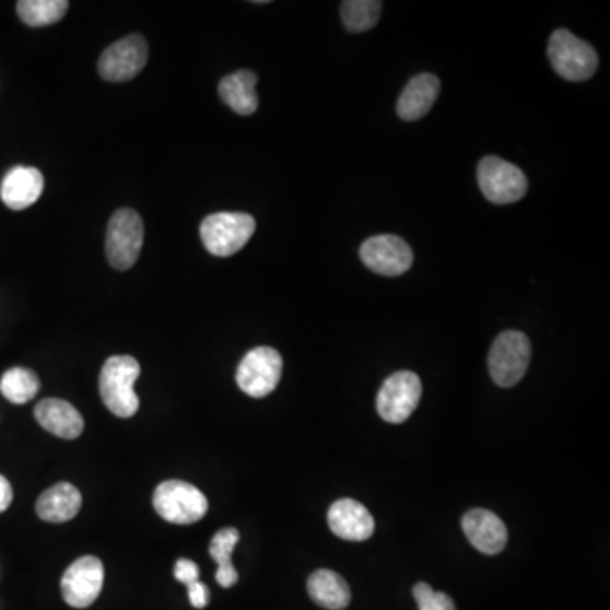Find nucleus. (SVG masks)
Listing matches in <instances>:
<instances>
[{
	"mask_svg": "<svg viewBox=\"0 0 610 610\" xmlns=\"http://www.w3.org/2000/svg\"><path fill=\"white\" fill-rule=\"evenodd\" d=\"M153 505L166 523L181 526L199 523L209 511L208 497L192 483L181 480H166L160 483L153 495Z\"/></svg>",
	"mask_w": 610,
	"mask_h": 610,
	"instance_id": "39448f33",
	"label": "nucleus"
},
{
	"mask_svg": "<svg viewBox=\"0 0 610 610\" xmlns=\"http://www.w3.org/2000/svg\"><path fill=\"white\" fill-rule=\"evenodd\" d=\"M39 387L38 375L21 366L8 369L0 378V392L12 403L30 402L39 392Z\"/></svg>",
	"mask_w": 610,
	"mask_h": 610,
	"instance_id": "4be33fe9",
	"label": "nucleus"
},
{
	"mask_svg": "<svg viewBox=\"0 0 610 610\" xmlns=\"http://www.w3.org/2000/svg\"><path fill=\"white\" fill-rule=\"evenodd\" d=\"M548 58L554 72L570 82L591 79L599 67V57L584 39L576 38L568 30H558L548 43Z\"/></svg>",
	"mask_w": 610,
	"mask_h": 610,
	"instance_id": "7ed1b4c3",
	"label": "nucleus"
},
{
	"mask_svg": "<svg viewBox=\"0 0 610 610\" xmlns=\"http://www.w3.org/2000/svg\"><path fill=\"white\" fill-rule=\"evenodd\" d=\"M199 566H197L192 560L181 558V560H178L177 565H175V578H177L180 584L187 585V587L193 584V582H199Z\"/></svg>",
	"mask_w": 610,
	"mask_h": 610,
	"instance_id": "a878e982",
	"label": "nucleus"
},
{
	"mask_svg": "<svg viewBox=\"0 0 610 610\" xmlns=\"http://www.w3.org/2000/svg\"><path fill=\"white\" fill-rule=\"evenodd\" d=\"M441 82L433 73H421L409 80L399 102L397 114L403 121H418L430 113L439 95Z\"/></svg>",
	"mask_w": 610,
	"mask_h": 610,
	"instance_id": "f3484780",
	"label": "nucleus"
},
{
	"mask_svg": "<svg viewBox=\"0 0 610 610\" xmlns=\"http://www.w3.org/2000/svg\"><path fill=\"white\" fill-rule=\"evenodd\" d=\"M421 396V378L415 373H394L384 382L378 392V414L390 424H402L418 409Z\"/></svg>",
	"mask_w": 610,
	"mask_h": 610,
	"instance_id": "1a4fd4ad",
	"label": "nucleus"
},
{
	"mask_svg": "<svg viewBox=\"0 0 610 610\" xmlns=\"http://www.w3.org/2000/svg\"><path fill=\"white\" fill-rule=\"evenodd\" d=\"M39 426L61 439H77L83 433V419L72 403L61 399H45L34 407Z\"/></svg>",
	"mask_w": 610,
	"mask_h": 610,
	"instance_id": "dca6fc26",
	"label": "nucleus"
},
{
	"mask_svg": "<svg viewBox=\"0 0 610 610\" xmlns=\"http://www.w3.org/2000/svg\"><path fill=\"white\" fill-rule=\"evenodd\" d=\"M143 219L132 209H119L107 226L106 255L117 270H129L143 248Z\"/></svg>",
	"mask_w": 610,
	"mask_h": 610,
	"instance_id": "423d86ee",
	"label": "nucleus"
},
{
	"mask_svg": "<svg viewBox=\"0 0 610 610\" xmlns=\"http://www.w3.org/2000/svg\"><path fill=\"white\" fill-rule=\"evenodd\" d=\"M67 0H21L17 14L31 27L49 26L63 20L68 12Z\"/></svg>",
	"mask_w": 610,
	"mask_h": 610,
	"instance_id": "5701e85b",
	"label": "nucleus"
},
{
	"mask_svg": "<svg viewBox=\"0 0 610 610\" xmlns=\"http://www.w3.org/2000/svg\"><path fill=\"white\" fill-rule=\"evenodd\" d=\"M257 230V221L243 212H219L203 219L200 237L214 257L226 258L245 248Z\"/></svg>",
	"mask_w": 610,
	"mask_h": 610,
	"instance_id": "f03ea898",
	"label": "nucleus"
},
{
	"mask_svg": "<svg viewBox=\"0 0 610 610\" xmlns=\"http://www.w3.org/2000/svg\"><path fill=\"white\" fill-rule=\"evenodd\" d=\"M141 366L132 356H110L102 366L98 390L107 409L117 418H132L140 409L134 382L140 378Z\"/></svg>",
	"mask_w": 610,
	"mask_h": 610,
	"instance_id": "f257e3e1",
	"label": "nucleus"
},
{
	"mask_svg": "<svg viewBox=\"0 0 610 610\" xmlns=\"http://www.w3.org/2000/svg\"><path fill=\"white\" fill-rule=\"evenodd\" d=\"M283 362L279 351L258 347L248 351L237 366L236 382L243 392L255 399L270 396L282 378Z\"/></svg>",
	"mask_w": 610,
	"mask_h": 610,
	"instance_id": "0eeeda50",
	"label": "nucleus"
},
{
	"mask_svg": "<svg viewBox=\"0 0 610 610\" xmlns=\"http://www.w3.org/2000/svg\"><path fill=\"white\" fill-rule=\"evenodd\" d=\"M148 43L141 34L110 45L98 58V73L107 82H128L146 67Z\"/></svg>",
	"mask_w": 610,
	"mask_h": 610,
	"instance_id": "9b49d317",
	"label": "nucleus"
},
{
	"mask_svg": "<svg viewBox=\"0 0 610 610\" xmlns=\"http://www.w3.org/2000/svg\"><path fill=\"white\" fill-rule=\"evenodd\" d=\"M43 189L45 178L38 168L14 166L0 185V199L12 211H24L42 197Z\"/></svg>",
	"mask_w": 610,
	"mask_h": 610,
	"instance_id": "2eb2a0df",
	"label": "nucleus"
},
{
	"mask_svg": "<svg viewBox=\"0 0 610 610\" xmlns=\"http://www.w3.org/2000/svg\"><path fill=\"white\" fill-rule=\"evenodd\" d=\"M104 565L95 556H82L68 566L61 578L64 602L75 609H87L101 596Z\"/></svg>",
	"mask_w": 610,
	"mask_h": 610,
	"instance_id": "f8f14e48",
	"label": "nucleus"
},
{
	"mask_svg": "<svg viewBox=\"0 0 610 610\" xmlns=\"http://www.w3.org/2000/svg\"><path fill=\"white\" fill-rule=\"evenodd\" d=\"M329 529L347 541H366L375 532V520L368 508L353 498L335 502L328 513Z\"/></svg>",
	"mask_w": 610,
	"mask_h": 610,
	"instance_id": "ddd939ff",
	"label": "nucleus"
},
{
	"mask_svg": "<svg viewBox=\"0 0 610 610\" xmlns=\"http://www.w3.org/2000/svg\"><path fill=\"white\" fill-rule=\"evenodd\" d=\"M360 258L366 268L384 277L403 275L414 263L411 246L394 234H380L366 239L360 248Z\"/></svg>",
	"mask_w": 610,
	"mask_h": 610,
	"instance_id": "9d476101",
	"label": "nucleus"
},
{
	"mask_svg": "<svg viewBox=\"0 0 610 610\" xmlns=\"http://www.w3.org/2000/svg\"><path fill=\"white\" fill-rule=\"evenodd\" d=\"M310 599L328 610H343L350 606L351 590L343 576L331 570H317L307 582Z\"/></svg>",
	"mask_w": 610,
	"mask_h": 610,
	"instance_id": "aec40b11",
	"label": "nucleus"
},
{
	"mask_svg": "<svg viewBox=\"0 0 610 610\" xmlns=\"http://www.w3.org/2000/svg\"><path fill=\"white\" fill-rule=\"evenodd\" d=\"M479 185L483 196L498 206L517 202L528 192L523 169L498 156H485L479 163Z\"/></svg>",
	"mask_w": 610,
	"mask_h": 610,
	"instance_id": "6e6552de",
	"label": "nucleus"
},
{
	"mask_svg": "<svg viewBox=\"0 0 610 610\" xmlns=\"http://www.w3.org/2000/svg\"><path fill=\"white\" fill-rule=\"evenodd\" d=\"M189 600L196 609H203L209 603V588L202 582H193L189 587Z\"/></svg>",
	"mask_w": 610,
	"mask_h": 610,
	"instance_id": "bb28decb",
	"label": "nucleus"
},
{
	"mask_svg": "<svg viewBox=\"0 0 610 610\" xmlns=\"http://www.w3.org/2000/svg\"><path fill=\"white\" fill-rule=\"evenodd\" d=\"M414 597L418 600L419 610H456L451 597L443 591H434L431 585L421 584L414 587Z\"/></svg>",
	"mask_w": 610,
	"mask_h": 610,
	"instance_id": "393cba45",
	"label": "nucleus"
},
{
	"mask_svg": "<svg viewBox=\"0 0 610 610\" xmlns=\"http://www.w3.org/2000/svg\"><path fill=\"white\" fill-rule=\"evenodd\" d=\"M82 507V494L72 483L61 482L39 495L36 513L46 523L61 524L72 520Z\"/></svg>",
	"mask_w": 610,
	"mask_h": 610,
	"instance_id": "a211bd4d",
	"label": "nucleus"
},
{
	"mask_svg": "<svg viewBox=\"0 0 610 610\" xmlns=\"http://www.w3.org/2000/svg\"><path fill=\"white\" fill-rule=\"evenodd\" d=\"M257 73L239 70L219 83V95L239 116H251L258 109Z\"/></svg>",
	"mask_w": 610,
	"mask_h": 610,
	"instance_id": "6ab92c4d",
	"label": "nucleus"
},
{
	"mask_svg": "<svg viewBox=\"0 0 610 610\" xmlns=\"http://www.w3.org/2000/svg\"><path fill=\"white\" fill-rule=\"evenodd\" d=\"M12 498H14V492H12L11 483L0 474V513L8 511L9 505L12 504Z\"/></svg>",
	"mask_w": 610,
	"mask_h": 610,
	"instance_id": "cd10ccee",
	"label": "nucleus"
},
{
	"mask_svg": "<svg viewBox=\"0 0 610 610\" xmlns=\"http://www.w3.org/2000/svg\"><path fill=\"white\" fill-rule=\"evenodd\" d=\"M531 363V341L519 331H505L489 353L490 377L498 387H514L523 380Z\"/></svg>",
	"mask_w": 610,
	"mask_h": 610,
	"instance_id": "20e7f679",
	"label": "nucleus"
},
{
	"mask_svg": "<svg viewBox=\"0 0 610 610\" xmlns=\"http://www.w3.org/2000/svg\"><path fill=\"white\" fill-rule=\"evenodd\" d=\"M461 526L468 541L483 554H498L507 544L505 524L486 508H473L465 514Z\"/></svg>",
	"mask_w": 610,
	"mask_h": 610,
	"instance_id": "4468645a",
	"label": "nucleus"
},
{
	"mask_svg": "<svg viewBox=\"0 0 610 610\" xmlns=\"http://www.w3.org/2000/svg\"><path fill=\"white\" fill-rule=\"evenodd\" d=\"M237 541H239V531L234 528H224L215 532L211 547H209L212 560L218 563L215 580L224 588H231L237 584V572L231 562Z\"/></svg>",
	"mask_w": 610,
	"mask_h": 610,
	"instance_id": "412c9836",
	"label": "nucleus"
},
{
	"mask_svg": "<svg viewBox=\"0 0 610 610\" xmlns=\"http://www.w3.org/2000/svg\"><path fill=\"white\" fill-rule=\"evenodd\" d=\"M382 8L378 0H347L341 4V20L351 33H365L377 26Z\"/></svg>",
	"mask_w": 610,
	"mask_h": 610,
	"instance_id": "b1692460",
	"label": "nucleus"
}]
</instances>
